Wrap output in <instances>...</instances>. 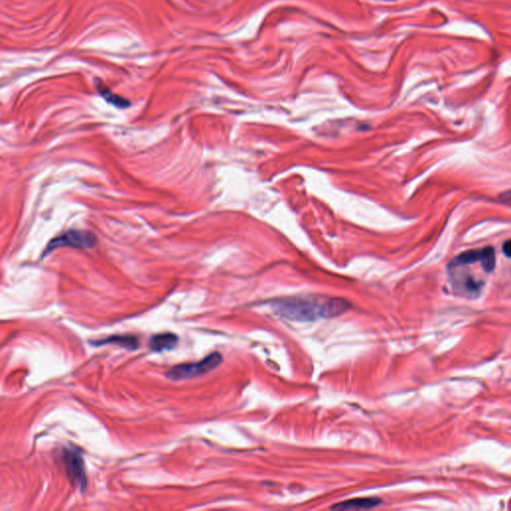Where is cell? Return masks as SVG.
<instances>
[{
    "mask_svg": "<svg viewBox=\"0 0 511 511\" xmlns=\"http://www.w3.org/2000/svg\"><path fill=\"white\" fill-rule=\"evenodd\" d=\"M272 307L277 315L285 319L310 322L338 317L351 308V304L339 298L305 296L277 300Z\"/></svg>",
    "mask_w": 511,
    "mask_h": 511,
    "instance_id": "obj_1",
    "label": "cell"
},
{
    "mask_svg": "<svg viewBox=\"0 0 511 511\" xmlns=\"http://www.w3.org/2000/svg\"><path fill=\"white\" fill-rule=\"evenodd\" d=\"M223 362L219 353H212L201 362L182 364L173 367L166 372V376L172 380H184L205 374L216 369Z\"/></svg>",
    "mask_w": 511,
    "mask_h": 511,
    "instance_id": "obj_2",
    "label": "cell"
},
{
    "mask_svg": "<svg viewBox=\"0 0 511 511\" xmlns=\"http://www.w3.org/2000/svg\"><path fill=\"white\" fill-rule=\"evenodd\" d=\"M97 244V238L89 231L69 230L64 234L54 238L49 242L44 251L43 257L49 255L58 248H75V249H92Z\"/></svg>",
    "mask_w": 511,
    "mask_h": 511,
    "instance_id": "obj_3",
    "label": "cell"
},
{
    "mask_svg": "<svg viewBox=\"0 0 511 511\" xmlns=\"http://www.w3.org/2000/svg\"><path fill=\"white\" fill-rule=\"evenodd\" d=\"M62 460L66 473L74 486L79 487L81 491L87 486V476L85 465L81 453L74 447L63 449Z\"/></svg>",
    "mask_w": 511,
    "mask_h": 511,
    "instance_id": "obj_4",
    "label": "cell"
},
{
    "mask_svg": "<svg viewBox=\"0 0 511 511\" xmlns=\"http://www.w3.org/2000/svg\"><path fill=\"white\" fill-rule=\"evenodd\" d=\"M90 344L93 346H105V345H117L128 351H136L139 349V339L137 336L131 334H120L112 335L102 339L90 340Z\"/></svg>",
    "mask_w": 511,
    "mask_h": 511,
    "instance_id": "obj_5",
    "label": "cell"
},
{
    "mask_svg": "<svg viewBox=\"0 0 511 511\" xmlns=\"http://www.w3.org/2000/svg\"><path fill=\"white\" fill-rule=\"evenodd\" d=\"M178 335L172 332H163L155 334L149 342L150 350L155 353H162L164 351H171L178 344Z\"/></svg>",
    "mask_w": 511,
    "mask_h": 511,
    "instance_id": "obj_6",
    "label": "cell"
},
{
    "mask_svg": "<svg viewBox=\"0 0 511 511\" xmlns=\"http://www.w3.org/2000/svg\"><path fill=\"white\" fill-rule=\"evenodd\" d=\"M381 503V499L377 497H365L356 498L342 503H337L331 507L336 510H348V509H370L378 506Z\"/></svg>",
    "mask_w": 511,
    "mask_h": 511,
    "instance_id": "obj_7",
    "label": "cell"
},
{
    "mask_svg": "<svg viewBox=\"0 0 511 511\" xmlns=\"http://www.w3.org/2000/svg\"><path fill=\"white\" fill-rule=\"evenodd\" d=\"M96 88L99 92V94L110 104H112L113 106H115L117 108H127L130 106V102L119 96V95H116L114 93H112L103 83L97 81V84H96Z\"/></svg>",
    "mask_w": 511,
    "mask_h": 511,
    "instance_id": "obj_8",
    "label": "cell"
},
{
    "mask_svg": "<svg viewBox=\"0 0 511 511\" xmlns=\"http://www.w3.org/2000/svg\"><path fill=\"white\" fill-rule=\"evenodd\" d=\"M482 268L486 272H492L495 267V254L492 247H486L480 250V260Z\"/></svg>",
    "mask_w": 511,
    "mask_h": 511,
    "instance_id": "obj_9",
    "label": "cell"
},
{
    "mask_svg": "<svg viewBox=\"0 0 511 511\" xmlns=\"http://www.w3.org/2000/svg\"><path fill=\"white\" fill-rule=\"evenodd\" d=\"M480 260V251H466L460 254L456 259L453 260V264L456 266L459 265H469L474 264Z\"/></svg>",
    "mask_w": 511,
    "mask_h": 511,
    "instance_id": "obj_10",
    "label": "cell"
},
{
    "mask_svg": "<svg viewBox=\"0 0 511 511\" xmlns=\"http://www.w3.org/2000/svg\"><path fill=\"white\" fill-rule=\"evenodd\" d=\"M502 251L506 257L511 258V240H508L503 244Z\"/></svg>",
    "mask_w": 511,
    "mask_h": 511,
    "instance_id": "obj_11",
    "label": "cell"
}]
</instances>
